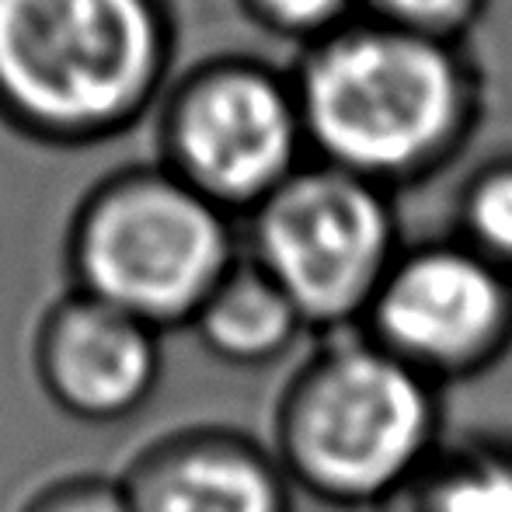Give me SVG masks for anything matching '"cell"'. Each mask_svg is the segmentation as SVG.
<instances>
[{"mask_svg":"<svg viewBox=\"0 0 512 512\" xmlns=\"http://www.w3.org/2000/svg\"><path fill=\"white\" fill-rule=\"evenodd\" d=\"M74 269L77 293L171 331L189 328L234 262L227 230L199 192L143 182L84 216Z\"/></svg>","mask_w":512,"mask_h":512,"instance_id":"obj_3","label":"cell"},{"mask_svg":"<svg viewBox=\"0 0 512 512\" xmlns=\"http://www.w3.org/2000/svg\"><path fill=\"white\" fill-rule=\"evenodd\" d=\"M460 105L450 56L408 28L335 42L307 77V119L349 175H398L443 147Z\"/></svg>","mask_w":512,"mask_h":512,"instance_id":"obj_2","label":"cell"},{"mask_svg":"<svg viewBox=\"0 0 512 512\" xmlns=\"http://www.w3.org/2000/svg\"><path fill=\"white\" fill-rule=\"evenodd\" d=\"M216 363L237 370L272 366L300 342L304 317L258 265L230 269L189 324Z\"/></svg>","mask_w":512,"mask_h":512,"instance_id":"obj_10","label":"cell"},{"mask_svg":"<svg viewBox=\"0 0 512 512\" xmlns=\"http://www.w3.org/2000/svg\"><path fill=\"white\" fill-rule=\"evenodd\" d=\"M293 112L269 81L230 74L206 84L182 119L189 171L209 196L244 203L276 189L293 157Z\"/></svg>","mask_w":512,"mask_h":512,"instance_id":"obj_9","label":"cell"},{"mask_svg":"<svg viewBox=\"0 0 512 512\" xmlns=\"http://www.w3.org/2000/svg\"><path fill=\"white\" fill-rule=\"evenodd\" d=\"M394 262L391 213L349 171L307 175L279 189L258 227L255 265L290 297L307 331L359 328Z\"/></svg>","mask_w":512,"mask_h":512,"instance_id":"obj_5","label":"cell"},{"mask_svg":"<svg viewBox=\"0 0 512 512\" xmlns=\"http://www.w3.org/2000/svg\"><path fill=\"white\" fill-rule=\"evenodd\" d=\"M467 248L512 276V171L485 178L464 209Z\"/></svg>","mask_w":512,"mask_h":512,"instance_id":"obj_12","label":"cell"},{"mask_svg":"<svg viewBox=\"0 0 512 512\" xmlns=\"http://www.w3.org/2000/svg\"><path fill=\"white\" fill-rule=\"evenodd\" d=\"M359 335L439 391L478 380L512 352V276L467 244L398 255Z\"/></svg>","mask_w":512,"mask_h":512,"instance_id":"obj_6","label":"cell"},{"mask_svg":"<svg viewBox=\"0 0 512 512\" xmlns=\"http://www.w3.org/2000/svg\"><path fill=\"white\" fill-rule=\"evenodd\" d=\"M443 439V391L359 331L307 356L272 415L293 488L338 509L373 512Z\"/></svg>","mask_w":512,"mask_h":512,"instance_id":"obj_1","label":"cell"},{"mask_svg":"<svg viewBox=\"0 0 512 512\" xmlns=\"http://www.w3.org/2000/svg\"><path fill=\"white\" fill-rule=\"evenodd\" d=\"M380 11H387L394 21L408 28V32H429V28L457 25L471 14L474 0H373Z\"/></svg>","mask_w":512,"mask_h":512,"instance_id":"obj_14","label":"cell"},{"mask_svg":"<svg viewBox=\"0 0 512 512\" xmlns=\"http://www.w3.org/2000/svg\"><path fill=\"white\" fill-rule=\"evenodd\" d=\"M18 512H133L119 478L102 474H70L32 492Z\"/></svg>","mask_w":512,"mask_h":512,"instance_id":"obj_13","label":"cell"},{"mask_svg":"<svg viewBox=\"0 0 512 512\" xmlns=\"http://www.w3.org/2000/svg\"><path fill=\"white\" fill-rule=\"evenodd\" d=\"M154 25L143 0H0V88L49 122H102L143 91Z\"/></svg>","mask_w":512,"mask_h":512,"instance_id":"obj_4","label":"cell"},{"mask_svg":"<svg viewBox=\"0 0 512 512\" xmlns=\"http://www.w3.org/2000/svg\"><path fill=\"white\" fill-rule=\"evenodd\" d=\"M272 18L293 28H317L328 18H335L345 7V0H262Z\"/></svg>","mask_w":512,"mask_h":512,"instance_id":"obj_15","label":"cell"},{"mask_svg":"<svg viewBox=\"0 0 512 512\" xmlns=\"http://www.w3.org/2000/svg\"><path fill=\"white\" fill-rule=\"evenodd\" d=\"M133 512H293L272 446L227 425H189L147 443L119 474Z\"/></svg>","mask_w":512,"mask_h":512,"instance_id":"obj_8","label":"cell"},{"mask_svg":"<svg viewBox=\"0 0 512 512\" xmlns=\"http://www.w3.org/2000/svg\"><path fill=\"white\" fill-rule=\"evenodd\" d=\"M32 363L42 394L67 418L126 422L161 384V331L74 293L39 324Z\"/></svg>","mask_w":512,"mask_h":512,"instance_id":"obj_7","label":"cell"},{"mask_svg":"<svg viewBox=\"0 0 512 512\" xmlns=\"http://www.w3.org/2000/svg\"><path fill=\"white\" fill-rule=\"evenodd\" d=\"M373 512H512V432H446Z\"/></svg>","mask_w":512,"mask_h":512,"instance_id":"obj_11","label":"cell"}]
</instances>
